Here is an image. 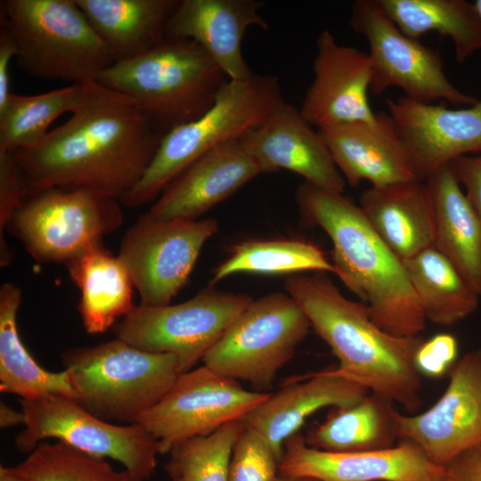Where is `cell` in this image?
Instances as JSON below:
<instances>
[{
    "label": "cell",
    "mask_w": 481,
    "mask_h": 481,
    "mask_svg": "<svg viewBox=\"0 0 481 481\" xmlns=\"http://www.w3.org/2000/svg\"><path fill=\"white\" fill-rule=\"evenodd\" d=\"M78 86L70 118L36 146L13 154L29 195L87 189L120 201L142 179L163 135L133 98L95 80Z\"/></svg>",
    "instance_id": "1"
},
{
    "label": "cell",
    "mask_w": 481,
    "mask_h": 481,
    "mask_svg": "<svg viewBox=\"0 0 481 481\" xmlns=\"http://www.w3.org/2000/svg\"><path fill=\"white\" fill-rule=\"evenodd\" d=\"M284 288L330 347L340 374L408 412H417L421 375L414 356L423 338L386 332L372 321L364 303L346 298L323 275L291 274Z\"/></svg>",
    "instance_id": "2"
},
{
    "label": "cell",
    "mask_w": 481,
    "mask_h": 481,
    "mask_svg": "<svg viewBox=\"0 0 481 481\" xmlns=\"http://www.w3.org/2000/svg\"><path fill=\"white\" fill-rule=\"evenodd\" d=\"M296 200L303 216L330 237L335 274L368 306L372 321L396 337L419 336L427 319L403 260L375 232L360 206L306 181Z\"/></svg>",
    "instance_id": "3"
},
{
    "label": "cell",
    "mask_w": 481,
    "mask_h": 481,
    "mask_svg": "<svg viewBox=\"0 0 481 481\" xmlns=\"http://www.w3.org/2000/svg\"><path fill=\"white\" fill-rule=\"evenodd\" d=\"M227 80L198 43L167 36L146 53L114 62L95 78L133 98L163 135L208 111Z\"/></svg>",
    "instance_id": "4"
},
{
    "label": "cell",
    "mask_w": 481,
    "mask_h": 481,
    "mask_svg": "<svg viewBox=\"0 0 481 481\" xmlns=\"http://www.w3.org/2000/svg\"><path fill=\"white\" fill-rule=\"evenodd\" d=\"M284 102L274 75L227 80L208 111L163 135L142 179L120 203L139 208L157 199L192 163L220 145L241 141Z\"/></svg>",
    "instance_id": "5"
},
{
    "label": "cell",
    "mask_w": 481,
    "mask_h": 481,
    "mask_svg": "<svg viewBox=\"0 0 481 481\" xmlns=\"http://www.w3.org/2000/svg\"><path fill=\"white\" fill-rule=\"evenodd\" d=\"M74 399L96 417L137 423L170 390L181 374L170 354L139 349L116 338L61 354Z\"/></svg>",
    "instance_id": "6"
},
{
    "label": "cell",
    "mask_w": 481,
    "mask_h": 481,
    "mask_svg": "<svg viewBox=\"0 0 481 481\" xmlns=\"http://www.w3.org/2000/svg\"><path fill=\"white\" fill-rule=\"evenodd\" d=\"M0 14L16 65L34 77L80 84L115 62L76 0H4Z\"/></svg>",
    "instance_id": "7"
},
{
    "label": "cell",
    "mask_w": 481,
    "mask_h": 481,
    "mask_svg": "<svg viewBox=\"0 0 481 481\" xmlns=\"http://www.w3.org/2000/svg\"><path fill=\"white\" fill-rule=\"evenodd\" d=\"M120 204L92 190L49 188L27 196L5 229L38 262L67 265L121 226Z\"/></svg>",
    "instance_id": "8"
},
{
    "label": "cell",
    "mask_w": 481,
    "mask_h": 481,
    "mask_svg": "<svg viewBox=\"0 0 481 481\" xmlns=\"http://www.w3.org/2000/svg\"><path fill=\"white\" fill-rule=\"evenodd\" d=\"M310 327L306 314L289 294L265 295L237 317L205 355L203 364L266 392Z\"/></svg>",
    "instance_id": "9"
},
{
    "label": "cell",
    "mask_w": 481,
    "mask_h": 481,
    "mask_svg": "<svg viewBox=\"0 0 481 481\" xmlns=\"http://www.w3.org/2000/svg\"><path fill=\"white\" fill-rule=\"evenodd\" d=\"M19 402L25 415V427L15 437L20 452L30 453L41 442L53 438L86 453L112 459L143 481L154 473L159 446L141 424L103 420L63 395Z\"/></svg>",
    "instance_id": "10"
},
{
    "label": "cell",
    "mask_w": 481,
    "mask_h": 481,
    "mask_svg": "<svg viewBox=\"0 0 481 481\" xmlns=\"http://www.w3.org/2000/svg\"><path fill=\"white\" fill-rule=\"evenodd\" d=\"M212 287L175 305H135L113 326L116 338L142 350L175 355L181 373L192 370L253 301Z\"/></svg>",
    "instance_id": "11"
},
{
    "label": "cell",
    "mask_w": 481,
    "mask_h": 481,
    "mask_svg": "<svg viewBox=\"0 0 481 481\" xmlns=\"http://www.w3.org/2000/svg\"><path fill=\"white\" fill-rule=\"evenodd\" d=\"M349 25L369 44L372 94L396 86L405 97L421 102L443 100L471 106L478 101L455 87L445 75L439 52L404 35L378 0L355 1Z\"/></svg>",
    "instance_id": "12"
},
{
    "label": "cell",
    "mask_w": 481,
    "mask_h": 481,
    "mask_svg": "<svg viewBox=\"0 0 481 481\" xmlns=\"http://www.w3.org/2000/svg\"><path fill=\"white\" fill-rule=\"evenodd\" d=\"M217 229L216 219L161 220L147 213L140 216L126 232L118 257L140 294L141 305H169Z\"/></svg>",
    "instance_id": "13"
},
{
    "label": "cell",
    "mask_w": 481,
    "mask_h": 481,
    "mask_svg": "<svg viewBox=\"0 0 481 481\" xmlns=\"http://www.w3.org/2000/svg\"><path fill=\"white\" fill-rule=\"evenodd\" d=\"M270 395L247 390L240 381L203 364L181 373L166 395L137 423L158 442L160 454H166L181 442L241 420Z\"/></svg>",
    "instance_id": "14"
},
{
    "label": "cell",
    "mask_w": 481,
    "mask_h": 481,
    "mask_svg": "<svg viewBox=\"0 0 481 481\" xmlns=\"http://www.w3.org/2000/svg\"><path fill=\"white\" fill-rule=\"evenodd\" d=\"M399 441L416 445L432 462L444 467L481 444V349L465 354L450 370L440 398L419 414L395 410Z\"/></svg>",
    "instance_id": "15"
},
{
    "label": "cell",
    "mask_w": 481,
    "mask_h": 481,
    "mask_svg": "<svg viewBox=\"0 0 481 481\" xmlns=\"http://www.w3.org/2000/svg\"><path fill=\"white\" fill-rule=\"evenodd\" d=\"M385 103L420 180L426 181L460 157L481 152V97L459 110L404 95Z\"/></svg>",
    "instance_id": "16"
},
{
    "label": "cell",
    "mask_w": 481,
    "mask_h": 481,
    "mask_svg": "<svg viewBox=\"0 0 481 481\" xmlns=\"http://www.w3.org/2000/svg\"><path fill=\"white\" fill-rule=\"evenodd\" d=\"M279 472L319 481H442L444 468L406 441L382 450L329 452L308 446L298 432L284 443Z\"/></svg>",
    "instance_id": "17"
},
{
    "label": "cell",
    "mask_w": 481,
    "mask_h": 481,
    "mask_svg": "<svg viewBox=\"0 0 481 481\" xmlns=\"http://www.w3.org/2000/svg\"><path fill=\"white\" fill-rule=\"evenodd\" d=\"M314 80L302 101V117L317 129L351 122L377 120L368 93L371 83L369 53L339 45L330 31L316 38Z\"/></svg>",
    "instance_id": "18"
},
{
    "label": "cell",
    "mask_w": 481,
    "mask_h": 481,
    "mask_svg": "<svg viewBox=\"0 0 481 481\" xmlns=\"http://www.w3.org/2000/svg\"><path fill=\"white\" fill-rule=\"evenodd\" d=\"M264 174L292 171L318 187L343 193L346 181L318 130L284 102L241 140Z\"/></svg>",
    "instance_id": "19"
},
{
    "label": "cell",
    "mask_w": 481,
    "mask_h": 481,
    "mask_svg": "<svg viewBox=\"0 0 481 481\" xmlns=\"http://www.w3.org/2000/svg\"><path fill=\"white\" fill-rule=\"evenodd\" d=\"M375 122H351L317 129L349 185L368 181L386 187L419 179L412 159L386 111ZM420 180V179H419Z\"/></svg>",
    "instance_id": "20"
},
{
    "label": "cell",
    "mask_w": 481,
    "mask_h": 481,
    "mask_svg": "<svg viewBox=\"0 0 481 481\" xmlns=\"http://www.w3.org/2000/svg\"><path fill=\"white\" fill-rule=\"evenodd\" d=\"M264 174L241 141L207 152L174 179L147 212L161 220H197L250 180Z\"/></svg>",
    "instance_id": "21"
},
{
    "label": "cell",
    "mask_w": 481,
    "mask_h": 481,
    "mask_svg": "<svg viewBox=\"0 0 481 481\" xmlns=\"http://www.w3.org/2000/svg\"><path fill=\"white\" fill-rule=\"evenodd\" d=\"M264 6L256 0H180L166 36L195 41L228 79H247L253 72L242 55V38L250 27L268 29L259 13Z\"/></svg>",
    "instance_id": "22"
},
{
    "label": "cell",
    "mask_w": 481,
    "mask_h": 481,
    "mask_svg": "<svg viewBox=\"0 0 481 481\" xmlns=\"http://www.w3.org/2000/svg\"><path fill=\"white\" fill-rule=\"evenodd\" d=\"M368 394L367 388L333 367L312 373L305 380L287 383L276 393H271L241 421L264 437L280 460L285 441L299 432L309 416L325 407L355 404Z\"/></svg>",
    "instance_id": "23"
},
{
    "label": "cell",
    "mask_w": 481,
    "mask_h": 481,
    "mask_svg": "<svg viewBox=\"0 0 481 481\" xmlns=\"http://www.w3.org/2000/svg\"><path fill=\"white\" fill-rule=\"evenodd\" d=\"M359 206L383 242L402 260L433 247L434 211L425 181L363 191Z\"/></svg>",
    "instance_id": "24"
},
{
    "label": "cell",
    "mask_w": 481,
    "mask_h": 481,
    "mask_svg": "<svg viewBox=\"0 0 481 481\" xmlns=\"http://www.w3.org/2000/svg\"><path fill=\"white\" fill-rule=\"evenodd\" d=\"M425 182L434 211L433 247L481 298V220L449 165Z\"/></svg>",
    "instance_id": "25"
},
{
    "label": "cell",
    "mask_w": 481,
    "mask_h": 481,
    "mask_svg": "<svg viewBox=\"0 0 481 481\" xmlns=\"http://www.w3.org/2000/svg\"><path fill=\"white\" fill-rule=\"evenodd\" d=\"M180 0H76L116 61L139 56L166 37Z\"/></svg>",
    "instance_id": "26"
},
{
    "label": "cell",
    "mask_w": 481,
    "mask_h": 481,
    "mask_svg": "<svg viewBox=\"0 0 481 481\" xmlns=\"http://www.w3.org/2000/svg\"><path fill=\"white\" fill-rule=\"evenodd\" d=\"M80 290L78 311L89 334L113 327L134 307L132 279L118 256L96 244L66 265Z\"/></svg>",
    "instance_id": "27"
},
{
    "label": "cell",
    "mask_w": 481,
    "mask_h": 481,
    "mask_svg": "<svg viewBox=\"0 0 481 481\" xmlns=\"http://www.w3.org/2000/svg\"><path fill=\"white\" fill-rule=\"evenodd\" d=\"M394 404L374 394L345 407H335L307 433L308 446L329 452L391 448L398 440Z\"/></svg>",
    "instance_id": "28"
},
{
    "label": "cell",
    "mask_w": 481,
    "mask_h": 481,
    "mask_svg": "<svg viewBox=\"0 0 481 481\" xmlns=\"http://www.w3.org/2000/svg\"><path fill=\"white\" fill-rule=\"evenodd\" d=\"M20 302V288L4 283L0 289V391L27 400L53 394L74 398L67 371L42 368L22 344L17 327Z\"/></svg>",
    "instance_id": "29"
},
{
    "label": "cell",
    "mask_w": 481,
    "mask_h": 481,
    "mask_svg": "<svg viewBox=\"0 0 481 481\" xmlns=\"http://www.w3.org/2000/svg\"><path fill=\"white\" fill-rule=\"evenodd\" d=\"M397 28L418 39L429 32L448 37L455 60L464 62L481 49V18L465 0H378Z\"/></svg>",
    "instance_id": "30"
},
{
    "label": "cell",
    "mask_w": 481,
    "mask_h": 481,
    "mask_svg": "<svg viewBox=\"0 0 481 481\" xmlns=\"http://www.w3.org/2000/svg\"><path fill=\"white\" fill-rule=\"evenodd\" d=\"M427 321L452 326L472 314L480 296L434 247L403 260Z\"/></svg>",
    "instance_id": "31"
},
{
    "label": "cell",
    "mask_w": 481,
    "mask_h": 481,
    "mask_svg": "<svg viewBox=\"0 0 481 481\" xmlns=\"http://www.w3.org/2000/svg\"><path fill=\"white\" fill-rule=\"evenodd\" d=\"M336 269L323 251L303 240H250L234 246L229 257L213 272L209 286L237 273L295 274Z\"/></svg>",
    "instance_id": "32"
},
{
    "label": "cell",
    "mask_w": 481,
    "mask_h": 481,
    "mask_svg": "<svg viewBox=\"0 0 481 481\" xmlns=\"http://www.w3.org/2000/svg\"><path fill=\"white\" fill-rule=\"evenodd\" d=\"M78 98V84L38 94H11L0 109V151L14 153L41 143L51 124L71 113Z\"/></svg>",
    "instance_id": "33"
},
{
    "label": "cell",
    "mask_w": 481,
    "mask_h": 481,
    "mask_svg": "<svg viewBox=\"0 0 481 481\" xmlns=\"http://www.w3.org/2000/svg\"><path fill=\"white\" fill-rule=\"evenodd\" d=\"M26 481H143L127 470L61 441H43L21 463L12 467Z\"/></svg>",
    "instance_id": "34"
},
{
    "label": "cell",
    "mask_w": 481,
    "mask_h": 481,
    "mask_svg": "<svg viewBox=\"0 0 481 481\" xmlns=\"http://www.w3.org/2000/svg\"><path fill=\"white\" fill-rule=\"evenodd\" d=\"M241 420L174 445L164 469L170 481H227L234 445L244 429Z\"/></svg>",
    "instance_id": "35"
},
{
    "label": "cell",
    "mask_w": 481,
    "mask_h": 481,
    "mask_svg": "<svg viewBox=\"0 0 481 481\" xmlns=\"http://www.w3.org/2000/svg\"><path fill=\"white\" fill-rule=\"evenodd\" d=\"M279 461L265 438L245 427L232 451L227 481H275Z\"/></svg>",
    "instance_id": "36"
},
{
    "label": "cell",
    "mask_w": 481,
    "mask_h": 481,
    "mask_svg": "<svg viewBox=\"0 0 481 481\" xmlns=\"http://www.w3.org/2000/svg\"><path fill=\"white\" fill-rule=\"evenodd\" d=\"M458 341L449 333H439L419 346L414 363L420 375L437 379L450 371L457 362Z\"/></svg>",
    "instance_id": "37"
},
{
    "label": "cell",
    "mask_w": 481,
    "mask_h": 481,
    "mask_svg": "<svg viewBox=\"0 0 481 481\" xmlns=\"http://www.w3.org/2000/svg\"><path fill=\"white\" fill-rule=\"evenodd\" d=\"M28 195L24 173L14 154L0 151V241L9 219Z\"/></svg>",
    "instance_id": "38"
},
{
    "label": "cell",
    "mask_w": 481,
    "mask_h": 481,
    "mask_svg": "<svg viewBox=\"0 0 481 481\" xmlns=\"http://www.w3.org/2000/svg\"><path fill=\"white\" fill-rule=\"evenodd\" d=\"M454 176L463 185L465 195L481 220V155H466L449 164Z\"/></svg>",
    "instance_id": "39"
},
{
    "label": "cell",
    "mask_w": 481,
    "mask_h": 481,
    "mask_svg": "<svg viewBox=\"0 0 481 481\" xmlns=\"http://www.w3.org/2000/svg\"><path fill=\"white\" fill-rule=\"evenodd\" d=\"M444 468L442 481H481V444L461 453Z\"/></svg>",
    "instance_id": "40"
},
{
    "label": "cell",
    "mask_w": 481,
    "mask_h": 481,
    "mask_svg": "<svg viewBox=\"0 0 481 481\" xmlns=\"http://www.w3.org/2000/svg\"><path fill=\"white\" fill-rule=\"evenodd\" d=\"M16 57V45L14 40L7 29L1 24L0 29V109L7 102L10 92V67L12 60Z\"/></svg>",
    "instance_id": "41"
},
{
    "label": "cell",
    "mask_w": 481,
    "mask_h": 481,
    "mask_svg": "<svg viewBox=\"0 0 481 481\" xmlns=\"http://www.w3.org/2000/svg\"><path fill=\"white\" fill-rule=\"evenodd\" d=\"M25 425V415L22 411L18 412L4 402H0V427L2 428H13Z\"/></svg>",
    "instance_id": "42"
},
{
    "label": "cell",
    "mask_w": 481,
    "mask_h": 481,
    "mask_svg": "<svg viewBox=\"0 0 481 481\" xmlns=\"http://www.w3.org/2000/svg\"><path fill=\"white\" fill-rule=\"evenodd\" d=\"M0 481H26L12 468L0 467Z\"/></svg>",
    "instance_id": "43"
},
{
    "label": "cell",
    "mask_w": 481,
    "mask_h": 481,
    "mask_svg": "<svg viewBox=\"0 0 481 481\" xmlns=\"http://www.w3.org/2000/svg\"><path fill=\"white\" fill-rule=\"evenodd\" d=\"M275 481H319V480L313 477H309L279 474Z\"/></svg>",
    "instance_id": "44"
},
{
    "label": "cell",
    "mask_w": 481,
    "mask_h": 481,
    "mask_svg": "<svg viewBox=\"0 0 481 481\" xmlns=\"http://www.w3.org/2000/svg\"><path fill=\"white\" fill-rule=\"evenodd\" d=\"M475 8L481 18V0H476L474 3Z\"/></svg>",
    "instance_id": "45"
}]
</instances>
